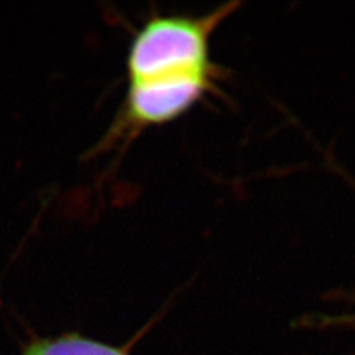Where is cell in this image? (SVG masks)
Listing matches in <instances>:
<instances>
[{"mask_svg": "<svg viewBox=\"0 0 355 355\" xmlns=\"http://www.w3.org/2000/svg\"><path fill=\"white\" fill-rule=\"evenodd\" d=\"M239 6V1H229L202 16H152L130 41L127 55L128 80L217 67L209 57L211 38Z\"/></svg>", "mask_w": 355, "mask_h": 355, "instance_id": "obj_1", "label": "cell"}, {"mask_svg": "<svg viewBox=\"0 0 355 355\" xmlns=\"http://www.w3.org/2000/svg\"><path fill=\"white\" fill-rule=\"evenodd\" d=\"M26 355H127L121 350L80 337H64L40 341L26 350Z\"/></svg>", "mask_w": 355, "mask_h": 355, "instance_id": "obj_2", "label": "cell"}]
</instances>
